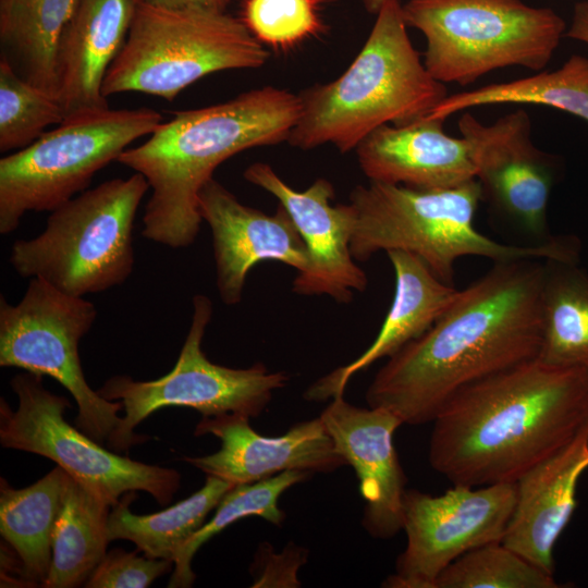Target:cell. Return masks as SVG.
<instances>
[{"mask_svg":"<svg viewBox=\"0 0 588 588\" xmlns=\"http://www.w3.org/2000/svg\"><path fill=\"white\" fill-rule=\"evenodd\" d=\"M311 475L305 470H286L259 481L234 486L219 502L215 515L179 549L168 586L191 587L196 578L191 566L195 553L231 524L247 516H259L273 525H280L285 517L279 507L281 494L292 486L309 479Z\"/></svg>","mask_w":588,"mask_h":588,"instance_id":"cell-29","label":"cell"},{"mask_svg":"<svg viewBox=\"0 0 588 588\" xmlns=\"http://www.w3.org/2000/svg\"><path fill=\"white\" fill-rule=\"evenodd\" d=\"M387 255L395 275L391 307L372 344L354 362L339 367L309 385L305 399L323 402L344 395L350 379L376 360L390 357L428 331L458 294L439 279L418 256L404 250Z\"/></svg>","mask_w":588,"mask_h":588,"instance_id":"cell-22","label":"cell"},{"mask_svg":"<svg viewBox=\"0 0 588 588\" xmlns=\"http://www.w3.org/2000/svg\"><path fill=\"white\" fill-rule=\"evenodd\" d=\"M481 199L477 179L446 189L371 181L357 185L350 194L356 212L352 255L356 261H367L379 252H408L452 285L455 262L465 256L494 262L524 258L578 261L579 243L574 236L553 237L543 244L510 245L482 234L474 225Z\"/></svg>","mask_w":588,"mask_h":588,"instance_id":"cell-5","label":"cell"},{"mask_svg":"<svg viewBox=\"0 0 588 588\" xmlns=\"http://www.w3.org/2000/svg\"><path fill=\"white\" fill-rule=\"evenodd\" d=\"M109 505L71 477L52 538L46 588L85 584L107 554Z\"/></svg>","mask_w":588,"mask_h":588,"instance_id":"cell-27","label":"cell"},{"mask_svg":"<svg viewBox=\"0 0 588 588\" xmlns=\"http://www.w3.org/2000/svg\"><path fill=\"white\" fill-rule=\"evenodd\" d=\"M587 468L588 422L515 482V506L501 542L554 575L553 549L577 506V485Z\"/></svg>","mask_w":588,"mask_h":588,"instance_id":"cell-19","label":"cell"},{"mask_svg":"<svg viewBox=\"0 0 588 588\" xmlns=\"http://www.w3.org/2000/svg\"><path fill=\"white\" fill-rule=\"evenodd\" d=\"M96 317L90 301L29 279L17 304L0 295V366L57 380L77 404L76 427L103 444L120 422L123 404L102 397L85 379L78 344Z\"/></svg>","mask_w":588,"mask_h":588,"instance_id":"cell-11","label":"cell"},{"mask_svg":"<svg viewBox=\"0 0 588 588\" xmlns=\"http://www.w3.org/2000/svg\"><path fill=\"white\" fill-rule=\"evenodd\" d=\"M301 111L298 94L264 86L217 105L176 111L118 162L140 173L151 195L143 237L171 247L192 245L203 222L198 195L229 158L287 142Z\"/></svg>","mask_w":588,"mask_h":588,"instance_id":"cell-3","label":"cell"},{"mask_svg":"<svg viewBox=\"0 0 588 588\" xmlns=\"http://www.w3.org/2000/svg\"><path fill=\"white\" fill-rule=\"evenodd\" d=\"M163 122L150 108L100 109L65 118L0 159V234L29 211H52L86 191L95 174Z\"/></svg>","mask_w":588,"mask_h":588,"instance_id":"cell-9","label":"cell"},{"mask_svg":"<svg viewBox=\"0 0 588 588\" xmlns=\"http://www.w3.org/2000/svg\"><path fill=\"white\" fill-rule=\"evenodd\" d=\"M145 3L171 8V9H183V8H197L215 11H225L231 0H139Z\"/></svg>","mask_w":588,"mask_h":588,"instance_id":"cell-35","label":"cell"},{"mask_svg":"<svg viewBox=\"0 0 588 588\" xmlns=\"http://www.w3.org/2000/svg\"><path fill=\"white\" fill-rule=\"evenodd\" d=\"M539 105L588 122V57L571 56L559 69L448 95L427 118L449 117L490 105Z\"/></svg>","mask_w":588,"mask_h":588,"instance_id":"cell-28","label":"cell"},{"mask_svg":"<svg viewBox=\"0 0 588 588\" xmlns=\"http://www.w3.org/2000/svg\"><path fill=\"white\" fill-rule=\"evenodd\" d=\"M138 550L126 552L113 549L105 555L94 569L87 588H146L155 579L171 571L173 562L137 555Z\"/></svg>","mask_w":588,"mask_h":588,"instance_id":"cell-33","label":"cell"},{"mask_svg":"<svg viewBox=\"0 0 588 588\" xmlns=\"http://www.w3.org/2000/svg\"><path fill=\"white\" fill-rule=\"evenodd\" d=\"M245 180L278 199L292 218L309 254V265L296 274L293 292L303 296L326 295L347 304L354 293L368 284L367 274L356 264L351 242L356 212L348 204L333 205V185L317 179L304 191L285 183L266 162H254L244 173Z\"/></svg>","mask_w":588,"mask_h":588,"instance_id":"cell-15","label":"cell"},{"mask_svg":"<svg viewBox=\"0 0 588 588\" xmlns=\"http://www.w3.org/2000/svg\"><path fill=\"white\" fill-rule=\"evenodd\" d=\"M319 417L358 478L365 501L363 527L377 539L394 537L403 529L407 482L393 443L402 421L383 408L352 405L344 395L331 399Z\"/></svg>","mask_w":588,"mask_h":588,"instance_id":"cell-18","label":"cell"},{"mask_svg":"<svg viewBox=\"0 0 588 588\" xmlns=\"http://www.w3.org/2000/svg\"><path fill=\"white\" fill-rule=\"evenodd\" d=\"M588 422V372L538 358L457 391L433 419L429 463L452 485L516 482Z\"/></svg>","mask_w":588,"mask_h":588,"instance_id":"cell-2","label":"cell"},{"mask_svg":"<svg viewBox=\"0 0 588 588\" xmlns=\"http://www.w3.org/2000/svg\"><path fill=\"white\" fill-rule=\"evenodd\" d=\"M209 297H193L188 333L171 371L159 379L138 381L119 375L107 380L97 392L123 404L124 416L107 440L114 451H127L144 442L135 427L150 414L168 406L188 407L203 416L240 414L258 417L271 402L273 392L286 385L284 371H271L256 363L248 368H230L208 359L201 342L212 317Z\"/></svg>","mask_w":588,"mask_h":588,"instance_id":"cell-10","label":"cell"},{"mask_svg":"<svg viewBox=\"0 0 588 588\" xmlns=\"http://www.w3.org/2000/svg\"><path fill=\"white\" fill-rule=\"evenodd\" d=\"M458 131L469 144L482 198L535 244L551 241L547 211L558 164L534 145L529 114L518 109L485 124L465 112Z\"/></svg>","mask_w":588,"mask_h":588,"instance_id":"cell-14","label":"cell"},{"mask_svg":"<svg viewBox=\"0 0 588 588\" xmlns=\"http://www.w3.org/2000/svg\"><path fill=\"white\" fill-rule=\"evenodd\" d=\"M42 378L24 371L11 379L19 406L13 411L0 400L2 446L53 461L111 507L130 491H145L161 505L172 500L181 486L175 469L121 456L71 426L64 418L69 400L47 390Z\"/></svg>","mask_w":588,"mask_h":588,"instance_id":"cell-12","label":"cell"},{"mask_svg":"<svg viewBox=\"0 0 588 588\" xmlns=\"http://www.w3.org/2000/svg\"><path fill=\"white\" fill-rule=\"evenodd\" d=\"M242 21L264 46L280 50L321 29L316 0H246Z\"/></svg>","mask_w":588,"mask_h":588,"instance_id":"cell-32","label":"cell"},{"mask_svg":"<svg viewBox=\"0 0 588 588\" xmlns=\"http://www.w3.org/2000/svg\"><path fill=\"white\" fill-rule=\"evenodd\" d=\"M71 476L57 465L35 483L0 489V534L17 554L22 576L44 587L52 559V538Z\"/></svg>","mask_w":588,"mask_h":588,"instance_id":"cell-23","label":"cell"},{"mask_svg":"<svg viewBox=\"0 0 588 588\" xmlns=\"http://www.w3.org/2000/svg\"><path fill=\"white\" fill-rule=\"evenodd\" d=\"M407 28L400 0H387L350 66L298 94L301 111L287 143L348 152L382 125L428 117L448 91L427 70Z\"/></svg>","mask_w":588,"mask_h":588,"instance_id":"cell-4","label":"cell"},{"mask_svg":"<svg viewBox=\"0 0 588 588\" xmlns=\"http://www.w3.org/2000/svg\"><path fill=\"white\" fill-rule=\"evenodd\" d=\"M148 189L134 172L79 193L50 211L40 234L12 244V268L77 297L123 284L134 269V221Z\"/></svg>","mask_w":588,"mask_h":588,"instance_id":"cell-6","label":"cell"},{"mask_svg":"<svg viewBox=\"0 0 588 588\" xmlns=\"http://www.w3.org/2000/svg\"><path fill=\"white\" fill-rule=\"evenodd\" d=\"M137 0H78L56 52L57 98L64 119L109 108L106 74L122 49Z\"/></svg>","mask_w":588,"mask_h":588,"instance_id":"cell-21","label":"cell"},{"mask_svg":"<svg viewBox=\"0 0 588 588\" xmlns=\"http://www.w3.org/2000/svg\"><path fill=\"white\" fill-rule=\"evenodd\" d=\"M198 208L211 231L217 289L228 306L241 303L249 271L261 261H280L303 272L307 246L287 211L271 213L242 204L211 177L200 189Z\"/></svg>","mask_w":588,"mask_h":588,"instance_id":"cell-16","label":"cell"},{"mask_svg":"<svg viewBox=\"0 0 588 588\" xmlns=\"http://www.w3.org/2000/svg\"><path fill=\"white\" fill-rule=\"evenodd\" d=\"M78 0H0L1 59L57 97L56 52Z\"/></svg>","mask_w":588,"mask_h":588,"instance_id":"cell-24","label":"cell"},{"mask_svg":"<svg viewBox=\"0 0 588 588\" xmlns=\"http://www.w3.org/2000/svg\"><path fill=\"white\" fill-rule=\"evenodd\" d=\"M516 501V483L453 487L439 495L406 489V547L383 587L433 588L444 568L466 552L501 542Z\"/></svg>","mask_w":588,"mask_h":588,"instance_id":"cell-13","label":"cell"},{"mask_svg":"<svg viewBox=\"0 0 588 588\" xmlns=\"http://www.w3.org/2000/svg\"><path fill=\"white\" fill-rule=\"evenodd\" d=\"M551 575L502 542L461 555L442 571L433 588H558Z\"/></svg>","mask_w":588,"mask_h":588,"instance_id":"cell-30","label":"cell"},{"mask_svg":"<svg viewBox=\"0 0 588 588\" xmlns=\"http://www.w3.org/2000/svg\"><path fill=\"white\" fill-rule=\"evenodd\" d=\"M268 58L245 23L225 11L171 9L137 0L126 40L101 90L106 98L135 91L173 101L204 76L258 69Z\"/></svg>","mask_w":588,"mask_h":588,"instance_id":"cell-7","label":"cell"},{"mask_svg":"<svg viewBox=\"0 0 588 588\" xmlns=\"http://www.w3.org/2000/svg\"><path fill=\"white\" fill-rule=\"evenodd\" d=\"M538 359L588 372V275L577 262L544 259Z\"/></svg>","mask_w":588,"mask_h":588,"instance_id":"cell-25","label":"cell"},{"mask_svg":"<svg viewBox=\"0 0 588 588\" xmlns=\"http://www.w3.org/2000/svg\"><path fill=\"white\" fill-rule=\"evenodd\" d=\"M234 485L207 476L205 485L188 498L152 514H133L130 504L137 494L130 491L112 506L108 518L109 541L125 539L151 559L174 563L184 542L204 524L207 515Z\"/></svg>","mask_w":588,"mask_h":588,"instance_id":"cell-26","label":"cell"},{"mask_svg":"<svg viewBox=\"0 0 588 588\" xmlns=\"http://www.w3.org/2000/svg\"><path fill=\"white\" fill-rule=\"evenodd\" d=\"M402 9L426 39L429 73L461 86L509 66L541 72L567 28L554 10L523 0H407Z\"/></svg>","mask_w":588,"mask_h":588,"instance_id":"cell-8","label":"cell"},{"mask_svg":"<svg viewBox=\"0 0 588 588\" xmlns=\"http://www.w3.org/2000/svg\"><path fill=\"white\" fill-rule=\"evenodd\" d=\"M565 36L588 45V0L575 3Z\"/></svg>","mask_w":588,"mask_h":588,"instance_id":"cell-34","label":"cell"},{"mask_svg":"<svg viewBox=\"0 0 588 588\" xmlns=\"http://www.w3.org/2000/svg\"><path fill=\"white\" fill-rule=\"evenodd\" d=\"M445 120L422 118L378 127L356 147L357 161L371 182L418 189H446L476 179L469 144L449 135Z\"/></svg>","mask_w":588,"mask_h":588,"instance_id":"cell-20","label":"cell"},{"mask_svg":"<svg viewBox=\"0 0 588 588\" xmlns=\"http://www.w3.org/2000/svg\"><path fill=\"white\" fill-rule=\"evenodd\" d=\"M64 120L58 98L21 77L0 58V151L19 150Z\"/></svg>","mask_w":588,"mask_h":588,"instance_id":"cell-31","label":"cell"},{"mask_svg":"<svg viewBox=\"0 0 588 588\" xmlns=\"http://www.w3.org/2000/svg\"><path fill=\"white\" fill-rule=\"evenodd\" d=\"M240 414L203 416L195 436L212 434L220 449L212 454L184 457L206 476L234 486L259 481L286 470L331 473L346 464L320 417L293 425L284 434L257 433Z\"/></svg>","mask_w":588,"mask_h":588,"instance_id":"cell-17","label":"cell"},{"mask_svg":"<svg viewBox=\"0 0 588 588\" xmlns=\"http://www.w3.org/2000/svg\"><path fill=\"white\" fill-rule=\"evenodd\" d=\"M543 273L536 258L494 262L428 331L389 357L367 389L368 406L402 424L432 422L461 389L537 358Z\"/></svg>","mask_w":588,"mask_h":588,"instance_id":"cell-1","label":"cell"},{"mask_svg":"<svg viewBox=\"0 0 588 588\" xmlns=\"http://www.w3.org/2000/svg\"><path fill=\"white\" fill-rule=\"evenodd\" d=\"M360 1L369 13L376 15L387 0H360Z\"/></svg>","mask_w":588,"mask_h":588,"instance_id":"cell-36","label":"cell"}]
</instances>
